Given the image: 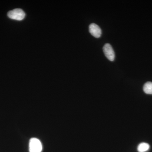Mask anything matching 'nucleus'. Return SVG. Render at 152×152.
I'll return each mask as SVG.
<instances>
[{"instance_id":"6","label":"nucleus","mask_w":152,"mask_h":152,"mask_svg":"<svg viewBox=\"0 0 152 152\" xmlns=\"http://www.w3.org/2000/svg\"><path fill=\"white\" fill-rule=\"evenodd\" d=\"M150 149V145L147 143L142 142L139 144L137 147L138 151L139 152H145Z\"/></svg>"},{"instance_id":"2","label":"nucleus","mask_w":152,"mask_h":152,"mask_svg":"<svg viewBox=\"0 0 152 152\" xmlns=\"http://www.w3.org/2000/svg\"><path fill=\"white\" fill-rule=\"evenodd\" d=\"M30 152H42V145L40 141L36 138H32L30 140L29 145Z\"/></svg>"},{"instance_id":"4","label":"nucleus","mask_w":152,"mask_h":152,"mask_svg":"<svg viewBox=\"0 0 152 152\" xmlns=\"http://www.w3.org/2000/svg\"><path fill=\"white\" fill-rule=\"evenodd\" d=\"M90 34L96 38L100 37L102 35V30L99 26L95 23H92L89 27Z\"/></svg>"},{"instance_id":"5","label":"nucleus","mask_w":152,"mask_h":152,"mask_svg":"<svg viewBox=\"0 0 152 152\" xmlns=\"http://www.w3.org/2000/svg\"><path fill=\"white\" fill-rule=\"evenodd\" d=\"M144 92L148 94H152V82H148L145 84L143 86Z\"/></svg>"},{"instance_id":"3","label":"nucleus","mask_w":152,"mask_h":152,"mask_svg":"<svg viewBox=\"0 0 152 152\" xmlns=\"http://www.w3.org/2000/svg\"><path fill=\"white\" fill-rule=\"evenodd\" d=\"M103 50L105 56L111 61L115 60V54L113 49L110 44L107 43L104 45Z\"/></svg>"},{"instance_id":"1","label":"nucleus","mask_w":152,"mask_h":152,"mask_svg":"<svg viewBox=\"0 0 152 152\" xmlns=\"http://www.w3.org/2000/svg\"><path fill=\"white\" fill-rule=\"evenodd\" d=\"M7 15L10 19L20 21L24 19L26 14L21 9H15L9 11L8 12Z\"/></svg>"}]
</instances>
